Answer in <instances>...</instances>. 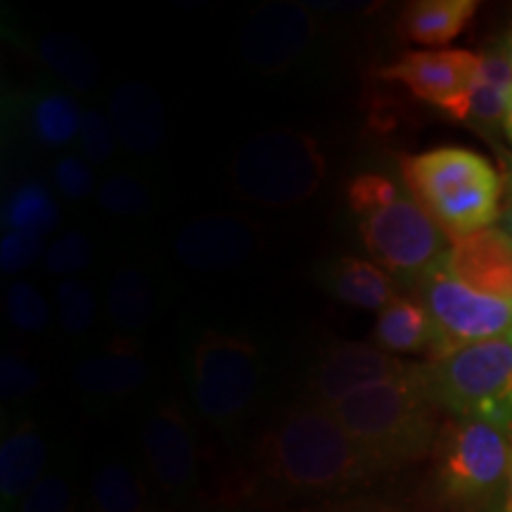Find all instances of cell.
Wrapping results in <instances>:
<instances>
[{
    "label": "cell",
    "mask_w": 512,
    "mask_h": 512,
    "mask_svg": "<svg viewBox=\"0 0 512 512\" xmlns=\"http://www.w3.org/2000/svg\"><path fill=\"white\" fill-rule=\"evenodd\" d=\"M477 8L475 0H418L401 12L399 34L420 46H446L463 34Z\"/></svg>",
    "instance_id": "22"
},
{
    "label": "cell",
    "mask_w": 512,
    "mask_h": 512,
    "mask_svg": "<svg viewBox=\"0 0 512 512\" xmlns=\"http://www.w3.org/2000/svg\"><path fill=\"white\" fill-rule=\"evenodd\" d=\"M93 242L81 230H69L62 238H57L43 254V266L50 275L57 278H72L83 273L93 264Z\"/></svg>",
    "instance_id": "30"
},
{
    "label": "cell",
    "mask_w": 512,
    "mask_h": 512,
    "mask_svg": "<svg viewBox=\"0 0 512 512\" xmlns=\"http://www.w3.org/2000/svg\"><path fill=\"white\" fill-rule=\"evenodd\" d=\"M48 463V441L36 422H22L0 444V501L8 510L41 482Z\"/></svg>",
    "instance_id": "18"
},
{
    "label": "cell",
    "mask_w": 512,
    "mask_h": 512,
    "mask_svg": "<svg viewBox=\"0 0 512 512\" xmlns=\"http://www.w3.org/2000/svg\"><path fill=\"white\" fill-rule=\"evenodd\" d=\"M434 406L512 432V332L420 366Z\"/></svg>",
    "instance_id": "6"
},
{
    "label": "cell",
    "mask_w": 512,
    "mask_h": 512,
    "mask_svg": "<svg viewBox=\"0 0 512 512\" xmlns=\"http://www.w3.org/2000/svg\"><path fill=\"white\" fill-rule=\"evenodd\" d=\"M53 181L55 188L60 190L62 197L72 202H81L88 200V195L93 192V171L88 166L86 159L76 157V155H67L62 159H57L55 169H53Z\"/></svg>",
    "instance_id": "34"
},
{
    "label": "cell",
    "mask_w": 512,
    "mask_h": 512,
    "mask_svg": "<svg viewBox=\"0 0 512 512\" xmlns=\"http://www.w3.org/2000/svg\"><path fill=\"white\" fill-rule=\"evenodd\" d=\"M95 512H143L145 486L124 463H107L95 472L91 482Z\"/></svg>",
    "instance_id": "27"
},
{
    "label": "cell",
    "mask_w": 512,
    "mask_h": 512,
    "mask_svg": "<svg viewBox=\"0 0 512 512\" xmlns=\"http://www.w3.org/2000/svg\"><path fill=\"white\" fill-rule=\"evenodd\" d=\"M444 264L463 285L512 302V242L503 230L486 228L451 242Z\"/></svg>",
    "instance_id": "15"
},
{
    "label": "cell",
    "mask_w": 512,
    "mask_h": 512,
    "mask_svg": "<svg viewBox=\"0 0 512 512\" xmlns=\"http://www.w3.org/2000/svg\"><path fill=\"white\" fill-rule=\"evenodd\" d=\"M81 150L91 164H107L114 157L117 147V133H114L110 114L102 110H86L81 126Z\"/></svg>",
    "instance_id": "32"
},
{
    "label": "cell",
    "mask_w": 512,
    "mask_h": 512,
    "mask_svg": "<svg viewBox=\"0 0 512 512\" xmlns=\"http://www.w3.org/2000/svg\"><path fill=\"white\" fill-rule=\"evenodd\" d=\"M503 233L508 235L510 242H512V202H510V207L505 209V214H503Z\"/></svg>",
    "instance_id": "39"
},
{
    "label": "cell",
    "mask_w": 512,
    "mask_h": 512,
    "mask_svg": "<svg viewBox=\"0 0 512 512\" xmlns=\"http://www.w3.org/2000/svg\"><path fill=\"white\" fill-rule=\"evenodd\" d=\"M105 309L119 335L128 339L143 332L157 311V287L147 271L138 266L119 268L107 285Z\"/></svg>",
    "instance_id": "21"
},
{
    "label": "cell",
    "mask_w": 512,
    "mask_h": 512,
    "mask_svg": "<svg viewBox=\"0 0 512 512\" xmlns=\"http://www.w3.org/2000/svg\"><path fill=\"white\" fill-rule=\"evenodd\" d=\"M43 254V238L29 233H10L3 235L0 240V268L3 273H19L24 268H29L38 256Z\"/></svg>",
    "instance_id": "35"
},
{
    "label": "cell",
    "mask_w": 512,
    "mask_h": 512,
    "mask_svg": "<svg viewBox=\"0 0 512 512\" xmlns=\"http://www.w3.org/2000/svg\"><path fill=\"white\" fill-rule=\"evenodd\" d=\"M81 105L74 95L57 88H38L24 102V124L34 143L57 150L74 143L83 126Z\"/></svg>",
    "instance_id": "20"
},
{
    "label": "cell",
    "mask_w": 512,
    "mask_h": 512,
    "mask_svg": "<svg viewBox=\"0 0 512 512\" xmlns=\"http://www.w3.org/2000/svg\"><path fill=\"white\" fill-rule=\"evenodd\" d=\"M501 512H512V458H510L508 482H505V494H503V508H501Z\"/></svg>",
    "instance_id": "37"
},
{
    "label": "cell",
    "mask_w": 512,
    "mask_h": 512,
    "mask_svg": "<svg viewBox=\"0 0 512 512\" xmlns=\"http://www.w3.org/2000/svg\"><path fill=\"white\" fill-rule=\"evenodd\" d=\"M5 304H8L10 323L15 325L17 330L29 332V335L46 330L50 320V306L41 290L27 283V280H17V283H12L8 287Z\"/></svg>",
    "instance_id": "31"
},
{
    "label": "cell",
    "mask_w": 512,
    "mask_h": 512,
    "mask_svg": "<svg viewBox=\"0 0 512 512\" xmlns=\"http://www.w3.org/2000/svg\"><path fill=\"white\" fill-rule=\"evenodd\" d=\"M323 285L337 302L363 311H382L394 294L392 273L358 256H342L323 273Z\"/></svg>",
    "instance_id": "19"
},
{
    "label": "cell",
    "mask_w": 512,
    "mask_h": 512,
    "mask_svg": "<svg viewBox=\"0 0 512 512\" xmlns=\"http://www.w3.org/2000/svg\"><path fill=\"white\" fill-rule=\"evenodd\" d=\"M505 55H508L510 67H512V34H510V38H508V48H505Z\"/></svg>",
    "instance_id": "40"
},
{
    "label": "cell",
    "mask_w": 512,
    "mask_h": 512,
    "mask_svg": "<svg viewBox=\"0 0 512 512\" xmlns=\"http://www.w3.org/2000/svg\"><path fill=\"white\" fill-rule=\"evenodd\" d=\"M266 361L254 339L238 332L204 330L190 354V392L197 411L214 425L230 427L254 406Z\"/></svg>",
    "instance_id": "7"
},
{
    "label": "cell",
    "mask_w": 512,
    "mask_h": 512,
    "mask_svg": "<svg viewBox=\"0 0 512 512\" xmlns=\"http://www.w3.org/2000/svg\"><path fill=\"white\" fill-rule=\"evenodd\" d=\"M375 342L389 354H418L434 347V328L425 306L415 299L396 297L380 311Z\"/></svg>",
    "instance_id": "23"
},
{
    "label": "cell",
    "mask_w": 512,
    "mask_h": 512,
    "mask_svg": "<svg viewBox=\"0 0 512 512\" xmlns=\"http://www.w3.org/2000/svg\"><path fill=\"white\" fill-rule=\"evenodd\" d=\"M482 55L467 50H411L399 62L380 69L382 79L403 83L415 98L430 102L456 121L470 117Z\"/></svg>",
    "instance_id": "10"
},
{
    "label": "cell",
    "mask_w": 512,
    "mask_h": 512,
    "mask_svg": "<svg viewBox=\"0 0 512 512\" xmlns=\"http://www.w3.org/2000/svg\"><path fill=\"white\" fill-rule=\"evenodd\" d=\"M74 384L79 392L95 399H117L143 387L150 377L143 351L131 339H117L112 347L86 356L74 368Z\"/></svg>",
    "instance_id": "17"
},
{
    "label": "cell",
    "mask_w": 512,
    "mask_h": 512,
    "mask_svg": "<svg viewBox=\"0 0 512 512\" xmlns=\"http://www.w3.org/2000/svg\"><path fill=\"white\" fill-rule=\"evenodd\" d=\"M3 223L15 233H29L36 238H46L60 223V207L43 183L29 181L12 192L5 202Z\"/></svg>",
    "instance_id": "26"
},
{
    "label": "cell",
    "mask_w": 512,
    "mask_h": 512,
    "mask_svg": "<svg viewBox=\"0 0 512 512\" xmlns=\"http://www.w3.org/2000/svg\"><path fill=\"white\" fill-rule=\"evenodd\" d=\"M19 512H74L72 484L60 475H46L24 496Z\"/></svg>",
    "instance_id": "33"
},
{
    "label": "cell",
    "mask_w": 512,
    "mask_h": 512,
    "mask_svg": "<svg viewBox=\"0 0 512 512\" xmlns=\"http://www.w3.org/2000/svg\"><path fill=\"white\" fill-rule=\"evenodd\" d=\"M328 411L347 430L370 470L420 460L437 437L434 403L422 389L420 366L408 380L366 387Z\"/></svg>",
    "instance_id": "2"
},
{
    "label": "cell",
    "mask_w": 512,
    "mask_h": 512,
    "mask_svg": "<svg viewBox=\"0 0 512 512\" xmlns=\"http://www.w3.org/2000/svg\"><path fill=\"white\" fill-rule=\"evenodd\" d=\"M325 155L304 131L275 128L247 138L230 162V185L245 202L268 209L302 204L325 181Z\"/></svg>",
    "instance_id": "5"
},
{
    "label": "cell",
    "mask_w": 512,
    "mask_h": 512,
    "mask_svg": "<svg viewBox=\"0 0 512 512\" xmlns=\"http://www.w3.org/2000/svg\"><path fill=\"white\" fill-rule=\"evenodd\" d=\"M510 185H512V174H510Z\"/></svg>",
    "instance_id": "41"
},
{
    "label": "cell",
    "mask_w": 512,
    "mask_h": 512,
    "mask_svg": "<svg viewBox=\"0 0 512 512\" xmlns=\"http://www.w3.org/2000/svg\"><path fill=\"white\" fill-rule=\"evenodd\" d=\"M98 202L107 214L131 219V216H140L150 209V192L136 176L114 174L100 185Z\"/></svg>",
    "instance_id": "29"
},
{
    "label": "cell",
    "mask_w": 512,
    "mask_h": 512,
    "mask_svg": "<svg viewBox=\"0 0 512 512\" xmlns=\"http://www.w3.org/2000/svg\"><path fill=\"white\" fill-rule=\"evenodd\" d=\"M143 453L152 477L166 491L188 489L197 470L190 425L174 403L159 406L143 425Z\"/></svg>",
    "instance_id": "14"
},
{
    "label": "cell",
    "mask_w": 512,
    "mask_h": 512,
    "mask_svg": "<svg viewBox=\"0 0 512 512\" xmlns=\"http://www.w3.org/2000/svg\"><path fill=\"white\" fill-rule=\"evenodd\" d=\"M110 119L119 143L133 155H152L164 145V105L147 83H119L110 95Z\"/></svg>",
    "instance_id": "16"
},
{
    "label": "cell",
    "mask_w": 512,
    "mask_h": 512,
    "mask_svg": "<svg viewBox=\"0 0 512 512\" xmlns=\"http://www.w3.org/2000/svg\"><path fill=\"white\" fill-rule=\"evenodd\" d=\"M41 387V375L34 366L17 356L0 358V392L5 399H24Z\"/></svg>",
    "instance_id": "36"
},
{
    "label": "cell",
    "mask_w": 512,
    "mask_h": 512,
    "mask_svg": "<svg viewBox=\"0 0 512 512\" xmlns=\"http://www.w3.org/2000/svg\"><path fill=\"white\" fill-rule=\"evenodd\" d=\"M406 190L448 240L491 228L501 216L503 181L489 159L467 147H437L403 157Z\"/></svg>",
    "instance_id": "1"
},
{
    "label": "cell",
    "mask_w": 512,
    "mask_h": 512,
    "mask_svg": "<svg viewBox=\"0 0 512 512\" xmlns=\"http://www.w3.org/2000/svg\"><path fill=\"white\" fill-rule=\"evenodd\" d=\"M316 38L311 10L299 3H268L252 12L238 36V50L249 67L280 74L309 53Z\"/></svg>",
    "instance_id": "11"
},
{
    "label": "cell",
    "mask_w": 512,
    "mask_h": 512,
    "mask_svg": "<svg viewBox=\"0 0 512 512\" xmlns=\"http://www.w3.org/2000/svg\"><path fill=\"white\" fill-rule=\"evenodd\" d=\"M512 88V67L505 53L482 55V72H479L475 93L470 102L467 124L479 126L482 131L503 124L505 102Z\"/></svg>",
    "instance_id": "25"
},
{
    "label": "cell",
    "mask_w": 512,
    "mask_h": 512,
    "mask_svg": "<svg viewBox=\"0 0 512 512\" xmlns=\"http://www.w3.org/2000/svg\"><path fill=\"white\" fill-rule=\"evenodd\" d=\"M418 285V302L434 328L432 361L512 332V302L482 294L448 271L444 259L430 268Z\"/></svg>",
    "instance_id": "8"
},
{
    "label": "cell",
    "mask_w": 512,
    "mask_h": 512,
    "mask_svg": "<svg viewBox=\"0 0 512 512\" xmlns=\"http://www.w3.org/2000/svg\"><path fill=\"white\" fill-rule=\"evenodd\" d=\"M55 304L57 318L67 335H86L93 328L98 304L93 290L83 280L64 278L55 290Z\"/></svg>",
    "instance_id": "28"
},
{
    "label": "cell",
    "mask_w": 512,
    "mask_h": 512,
    "mask_svg": "<svg viewBox=\"0 0 512 512\" xmlns=\"http://www.w3.org/2000/svg\"><path fill=\"white\" fill-rule=\"evenodd\" d=\"M512 432L486 420L456 418L437 439V475L444 494L479 503L508 482Z\"/></svg>",
    "instance_id": "9"
},
{
    "label": "cell",
    "mask_w": 512,
    "mask_h": 512,
    "mask_svg": "<svg viewBox=\"0 0 512 512\" xmlns=\"http://www.w3.org/2000/svg\"><path fill=\"white\" fill-rule=\"evenodd\" d=\"M503 128H505V133H508V140L512 143V88H510V93H508V102H505Z\"/></svg>",
    "instance_id": "38"
},
{
    "label": "cell",
    "mask_w": 512,
    "mask_h": 512,
    "mask_svg": "<svg viewBox=\"0 0 512 512\" xmlns=\"http://www.w3.org/2000/svg\"><path fill=\"white\" fill-rule=\"evenodd\" d=\"M415 366L403 363L370 344L344 342L325 351L311 370L309 396L320 408H332L366 387L401 382L413 377Z\"/></svg>",
    "instance_id": "12"
},
{
    "label": "cell",
    "mask_w": 512,
    "mask_h": 512,
    "mask_svg": "<svg viewBox=\"0 0 512 512\" xmlns=\"http://www.w3.org/2000/svg\"><path fill=\"white\" fill-rule=\"evenodd\" d=\"M38 53L50 72L60 76L62 83H67L74 91L88 93L100 83L102 64L93 48H88L81 38L64 34V31H53L41 38Z\"/></svg>",
    "instance_id": "24"
},
{
    "label": "cell",
    "mask_w": 512,
    "mask_h": 512,
    "mask_svg": "<svg viewBox=\"0 0 512 512\" xmlns=\"http://www.w3.org/2000/svg\"><path fill=\"white\" fill-rule=\"evenodd\" d=\"M256 226L238 216H202L176 235L178 261L197 273H221L245 264L256 249Z\"/></svg>",
    "instance_id": "13"
},
{
    "label": "cell",
    "mask_w": 512,
    "mask_h": 512,
    "mask_svg": "<svg viewBox=\"0 0 512 512\" xmlns=\"http://www.w3.org/2000/svg\"><path fill=\"white\" fill-rule=\"evenodd\" d=\"M266 470L290 489L337 491L363 482L370 465L328 408L294 406L261 446Z\"/></svg>",
    "instance_id": "4"
},
{
    "label": "cell",
    "mask_w": 512,
    "mask_h": 512,
    "mask_svg": "<svg viewBox=\"0 0 512 512\" xmlns=\"http://www.w3.org/2000/svg\"><path fill=\"white\" fill-rule=\"evenodd\" d=\"M349 207L375 264L418 280L448 252L446 235L418 200L392 178L363 174L349 185Z\"/></svg>",
    "instance_id": "3"
}]
</instances>
